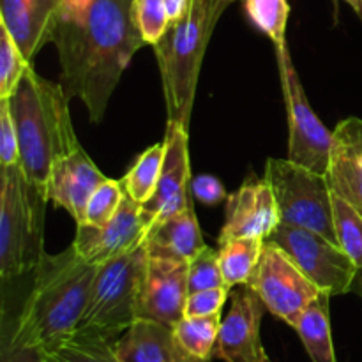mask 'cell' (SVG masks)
<instances>
[{
    "instance_id": "cell-1",
    "label": "cell",
    "mask_w": 362,
    "mask_h": 362,
    "mask_svg": "<svg viewBox=\"0 0 362 362\" xmlns=\"http://www.w3.org/2000/svg\"><path fill=\"white\" fill-rule=\"evenodd\" d=\"M53 42L59 52L60 85L78 98L99 124L110 98L134 53L145 45L133 16V0H94L87 18L57 21Z\"/></svg>"
},
{
    "instance_id": "cell-2",
    "label": "cell",
    "mask_w": 362,
    "mask_h": 362,
    "mask_svg": "<svg viewBox=\"0 0 362 362\" xmlns=\"http://www.w3.org/2000/svg\"><path fill=\"white\" fill-rule=\"evenodd\" d=\"M98 267L85 262L73 246L59 255H45L30 272L32 281L21 303L13 310L4 304L2 322L42 350L62 341L80 325Z\"/></svg>"
},
{
    "instance_id": "cell-3",
    "label": "cell",
    "mask_w": 362,
    "mask_h": 362,
    "mask_svg": "<svg viewBox=\"0 0 362 362\" xmlns=\"http://www.w3.org/2000/svg\"><path fill=\"white\" fill-rule=\"evenodd\" d=\"M9 106L20 140L21 170L46 193L53 163L81 145L71 120L69 98L62 85L42 78L30 64L9 98Z\"/></svg>"
},
{
    "instance_id": "cell-4",
    "label": "cell",
    "mask_w": 362,
    "mask_h": 362,
    "mask_svg": "<svg viewBox=\"0 0 362 362\" xmlns=\"http://www.w3.org/2000/svg\"><path fill=\"white\" fill-rule=\"evenodd\" d=\"M228 6L225 0H189L186 14L170 25L161 41L154 45L168 120L187 131L205 49Z\"/></svg>"
},
{
    "instance_id": "cell-5",
    "label": "cell",
    "mask_w": 362,
    "mask_h": 362,
    "mask_svg": "<svg viewBox=\"0 0 362 362\" xmlns=\"http://www.w3.org/2000/svg\"><path fill=\"white\" fill-rule=\"evenodd\" d=\"M0 278L30 276L45 258V205L48 194L27 179L20 165L0 173Z\"/></svg>"
},
{
    "instance_id": "cell-6",
    "label": "cell",
    "mask_w": 362,
    "mask_h": 362,
    "mask_svg": "<svg viewBox=\"0 0 362 362\" xmlns=\"http://www.w3.org/2000/svg\"><path fill=\"white\" fill-rule=\"evenodd\" d=\"M147 257V243H141L134 250L99 265L76 332L115 343L133 325L138 318Z\"/></svg>"
},
{
    "instance_id": "cell-7",
    "label": "cell",
    "mask_w": 362,
    "mask_h": 362,
    "mask_svg": "<svg viewBox=\"0 0 362 362\" xmlns=\"http://www.w3.org/2000/svg\"><path fill=\"white\" fill-rule=\"evenodd\" d=\"M265 180L272 187L281 225L306 228L338 244L332 191L325 175L286 159H267ZM339 246V244H338Z\"/></svg>"
},
{
    "instance_id": "cell-8",
    "label": "cell",
    "mask_w": 362,
    "mask_h": 362,
    "mask_svg": "<svg viewBox=\"0 0 362 362\" xmlns=\"http://www.w3.org/2000/svg\"><path fill=\"white\" fill-rule=\"evenodd\" d=\"M288 115V159L304 168L325 175L332 147V131L322 124L306 98L300 78L286 46L276 48Z\"/></svg>"
},
{
    "instance_id": "cell-9",
    "label": "cell",
    "mask_w": 362,
    "mask_h": 362,
    "mask_svg": "<svg viewBox=\"0 0 362 362\" xmlns=\"http://www.w3.org/2000/svg\"><path fill=\"white\" fill-rule=\"evenodd\" d=\"M247 285L258 293L267 311L290 327L325 293L303 274L278 244L269 239H265L260 260Z\"/></svg>"
},
{
    "instance_id": "cell-10",
    "label": "cell",
    "mask_w": 362,
    "mask_h": 362,
    "mask_svg": "<svg viewBox=\"0 0 362 362\" xmlns=\"http://www.w3.org/2000/svg\"><path fill=\"white\" fill-rule=\"evenodd\" d=\"M269 240L278 244L322 292L331 297L352 292L357 267L338 244L320 233L288 225H279Z\"/></svg>"
},
{
    "instance_id": "cell-11",
    "label": "cell",
    "mask_w": 362,
    "mask_h": 362,
    "mask_svg": "<svg viewBox=\"0 0 362 362\" xmlns=\"http://www.w3.org/2000/svg\"><path fill=\"white\" fill-rule=\"evenodd\" d=\"M148 230L144 207L124 194L119 211L105 226L78 225L73 247L85 262L101 265L145 243Z\"/></svg>"
},
{
    "instance_id": "cell-12",
    "label": "cell",
    "mask_w": 362,
    "mask_h": 362,
    "mask_svg": "<svg viewBox=\"0 0 362 362\" xmlns=\"http://www.w3.org/2000/svg\"><path fill=\"white\" fill-rule=\"evenodd\" d=\"M187 267L189 262L147 257L138 303V318L159 322L168 327H175L182 320L189 296Z\"/></svg>"
},
{
    "instance_id": "cell-13",
    "label": "cell",
    "mask_w": 362,
    "mask_h": 362,
    "mask_svg": "<svg viewBox=\"0 0 362 362\" xmlns=\"http://www.w3.org/2000/svg\"><path fill=\"white\" fill-rule=\"evenodd\" d=\"M267 308L250 285L235 286L230 293V310L221 322L216 359L225 362H258L265 352L260 325Z\"/></svg>"
},
{
    "instance_id": "cell-14",
    "label": "cell",
    "mask_w": 362,
    "mask_h": 362,
    "mask_svg": "<svg viewBox=\"0 0 362 362\" xmlns=\"http://www.w3.org/2000/svg\"><path fill=\"white\" fill-rule=\"evenodd\" d=\"M187 133L189 131L186 127L168 120L165 140H163L166 152L161 177H159L154 197L147 204L141 205L145 216L151 221V228L156 223L180 212L191 202L189 193H187V184L191 180Z\"/></svg>"
},
{
    "instance_id": "cell-15",
    "label": "cell",
    "mask_w": 362,
    "mask_h": 362,
    "mask_svg": "<svg viewBox=\"0 0 362 362\" xmlns=\"http://www.w3.org/2000/svg\"><path fill=\"white\" fill-rule=\"evenodd\" d=\"M281 225L278 204L267 180H246L226 198L225 225L219 232V246L237 237L269 239Z\"/></svg>"
},
{
    "instance_id": "cell-16",
    "label": "cell",
    "mask_w": 362,
    "mask_h": 362,
    "mask_svg": "<svg viewBox=\"0 0 362 362\" xmlns=\"http://www.w3.org/2000/svg\"><path fill=\"white\" fill-rule=\"evenodd\" d=\"M105 179L85 148L78 145L53 163L46 193L53 204L69 212L76 225H83L88 200Z\"/></svg>"
},
{
    "instance_id": "cell-17",
    "label": "cell",
    "mask_w": 362,
    "mask_h": 362,
    "mask_svg": "<svg viewBox=\"0 0 362 362\" xmlns=\"http://www.w3.org/2000/svg\"><path fill=\"white\" fill-rule=\"evenodd\" d=\"M329 187L362 214V119L349 117L332 131Z\"/></svg>"
},
{
    "instance_id": "cell-18",
    "label": "cell",
    "mask_w": 362,
    "mask_h": 362,
    "mask_svg": "<svg viewBox=\"0 0 362 362\" xmlns=\"http://www.w3.org/2000/svg\"><path fill=\"white\" fill-rule=\"evenodd\" d=\"M62 0H2L0 23L32 62L39 49L53 39Z\"/></svg>"
},
{
    "instance_id": "cell-19",
    "label": "cell",
    "mask_w": 362,
    "mask_h": 362,
    "mask_svg": "<svg viewBox=\"0 0 362 362\" xmlns=\"http://www.w3.org/2000/svg\"><path fill=\"white\" fill-rule=\"evenodd\" d=\"M113 350L120 362H209L184 350L173 327L145 318H136L113 343Z\"/></svg>"
},
{
    "instance_id": "cell-20",
    "label": "cell",
    "mask_w": 362,
    "mask_h": 362,
    "mask_svg": "<svg viewBox=\"0 0 362 362\" xmlns=\"http://www.w3.org/2000/svg\"><path fill=\"white\" fill-rule=\"evenodd\" d=\"M148 257L189 262L205 246L193 204H187L177 214L156 223L147 233Z\"/></svg>"
},
{
    "instance_id": "cell-21",
    "label": "cell",
    "mask_w": 362,
    "mask_h": 362,
    "mask_svg": "<svg viewBox=\"0 0 362 362\" xmlns=\"http://www.w3.org/2000/svg\"><path fill=\"white\" fill-rule=\"evenodd\" d=\"M329 299L331 296L327 293L318 297L293 325L308 356L313 362H336L331 317H329Z\"/></svg>"
},
{
    "instance_id": "cell-22",
    "label": "cell",
    "mask_w": 362,
    "mask_h": 362,
    "mask_svg": "<svg viewBox=\"0 0 362 362\" xmlns=\"http://www.w3.org/2000/svg\"><path fill=\"white\" fill-rule=\"evenodd\" d=\"M265 239L237 237L219 246V265L228 288L247 285L260 260Z\"/></svg>"
},
{
    "instance_id": "cell-23",
    "label": "cell",
    "mask_w": 362,
    "mask_h": 362,
    "mask_svg": "<svg viewBox=\"0 0 362 362\" xmlns=\"http://www.w3.org/2000/svg\"><path fill=\"white\" fill-rule=\"evenodd\" d=\"M42 352L46 362H120L113 341L76 331Z\"/></svg>"
},
{
    "instance_id": "cell-24",
    "label": "cell",
    "mask_w": 362,
    "mask_h": 362,
    "mask_svg": "<svg viewBox=\"0 0 362 362\" xmlns=\"http://www.w3.org/2000/svg\"><path fill=\"white\" fill-rule=\"evenodd\" d=\"M165 141L148 147L147 151L138 156L136 163L131 166L129 172L120 179L124 193L140 205L147 204L158 187L159 177H161L163 163H165Z\"/></svg>"
},
{
    "instance_id": "cell-25",
    "label": "cell",
    "mask_w": 362,
    "mask_h": 362,
    "mask_svg": "<svg viewBox=\"0 0 362 362\" xmlns=\"http://www.w3.org/2000/svg\"><path fill=\"white\" fill-rule=\"evenodd\" d=\"M221 313L209 317H184L173 327L175 338L184 350L198 359L211 361L214 357L216 343L221 331Z\"/></svg>"
},
{
    "instance_id": "cell-26",
    "label": "cell",
    "mask_w": 362,
    "mask_h": 362,
    "mask_svg": "<svg viewBox=\"0 0 362 362\" xmlns=\"http://www.w3.org/2000/svg\"><path fill=\"white\" fill-rule=\"evenodd\" d=\"M244 9L251 23L264 32L276 48L286 46V23L290 14L286 0H244Z\"/></svg>"
},
{
    "instance_id": "cell-27",
    "label": "cell",
    "mask_w": 362,
    "mask_h": 362,
    "mask_svg": "<svg viewBox=\"0 0 362 362\" xmlns=\"http://www.w3.org/2000/svg\"><path fill=\"white\" fill-rule=\"evenodd\" d=\"M332 216L339 247L352 258L357 269L362 267V214L354 205L332 193Z\"/></svg>"
},
{
    "instance_id": "cell-28",
    "label": "cell",
    "mask_w": 362,
    "mask_h": 362,
    "mask_svg": "<svg viewBox=\"0 0 362 362\" xmlns=\"http://www.w3.org/2000/svg\"><path fill=\"white\" fill-rule=\"evenodd\" d=\"M30 64L6 27L0 23V99H9L13 95L14 88Z\"/></svg>"
},
{
    "instance_id": "cell-29",
    "label": "cell",
    "mask_w": 362,
    "mask_h": 362,
    "mask_svg": "<svg viewBox=\"0 0 362 362\" xmlns=\"http://www.w3.org/2000/svg\"><path fill=\"white\" fill-rule=\"evenodd\" d=\"M219 286H226L221 265H219V251L204 246L189 260L187 290H189V293H194L202 292V290L219 288Z\"/></svg>"
},
{
    "instance_id": "cell-30",
    "label": "cell",
    "mask_w": 362,
    "mask_h": 362,
    "mask_svg": "<svg viewBox=\"0 0 362 362\" xmlns=\"http://www.w3.org/2000/svg\"><path fill=\"white\" fill-rule=\"evenodd\" d=\"M133 16L145 45H158L170 27L165 0H133Z\"/></svg>"
},
{
    "instance_id": "cell-31",
    "label": "cell",
    "mask_w": 362,
    "mask_h": 362,
    "mask_svg": "<svg viewBox=\"0 0 362 362\" xmlns=\"http://www.w3.org/2000/svg\"><path fill=\"white\" fill-rule=\"evenodd\" d=\"M124 187L120 180L105 179L90 197L87 205L85 223L92 226H105L119 211L124 200ZM83 223V225H85Z\"/></svg>"
},
{
    "instance_id": "cell-32",
    "label": "cell",
    "mask_w": 362,
    "mask_h": 362,
    "mask_svg": "<svg viewBox=\"0 0 362 362\" xmlns=\"http://www.w3.org/2000/svg\"><path fill=\"white\" fill-rule=\"evenodd\" d=\"M0 362H46V357L41 346L25 339L7 322H2Z\"/></svg>"
},
{
    "instance_id": "cell-33",
    "label": "cell",
    "mask_w": 362,
    "mask_h": 362,
    "mask_svg": "<svg viewBox=\"0 0 362 362\" xmlns=\"http://www.w3.org/2000/svg\"><path fill=\"white\" fill-rule=\"evenodd\" d=\"M0 165H20V140L11 113L9 99H0Z\"/></svg>"
},
{
    "instance_id": "cell-34",
    "label": "cell",
    "mask_w": 362,
    "mask_h": 362,
    "mask_svg": "<svg viewBox=\"0 0 362 362\" xmlns=\"http://www.w3.org/2000/svg\"><path fill=\"white\" fill-rule=\"evenodd\" d=\"M230 293H232V288L228 286L189 293L186 308H184V317H209V315L221 313Z\"/></svg>"
},
{
    "instance_id": "cell-35",
    "label": "cell",
    "mask_w": 362,
    "mask_h": 362,
    "mask_svg": "<svg viewBox=\"0 0 362 362\" xmlns=\"http://www.w3.org/2000/svg\"><path fill=\"white\" fill-rule=\"evenodd\" d=\"M191 194L204 205H218L228 198L225 186L214 175H198L191 179Z\"/></svg>"
},
{
    "instance_id": "cell-36",
    "label": "cell",
    "mask_w": 362,
    "mask_h": 362,
    "mask_svg": "<svg viewBox=\"0 0 362 362\" xmlns=\"http://www.w3.org/2000/svg\"><path fill=\"white\" fill-rule=\"evenodd\" d=\"M94 0H62L60 2L59 20L62 21H83L90 11Z\"/></svg>"
},
{
    "instance_id": "cell-37",
    "label": "cell",
    "mask_w": 362,
    "mask_h": 362,
    "mask_svg": "<svg viewBox=\"0 0 362 362\" xmlns=\"http://www.w3.org/2000/svg\"><path fill=\"white\" fill-rule=\"evenodd\" d=\"M165 6L170 18V25H172L177 23L186 14L187 7H189V0H165Z\"/></svg>"
},
{
    "instance_id": "cell-38",
    "label": "cell",
    "mask_w": 362,
    "mask_h": 362,
    "mask_svg": "<svg viewBox=\"0 0 362 362\" xmlns=\"http://www.w3.org/2000/svg\"><path fill=\"white\" fill-rule=\"evenodd\" d=\"M352 292H356L357 296L362 299V267L357 269V274L356 279H354V286H352Z\"/></svg>"
},
{
    "instance_id": "cell-39",
    "label": "cell",
    "mask_w": 362,
    "mask_h": 362,
    "mask_svg": "<svg viewBox=\"0 0 362 362\" xmlns=\"http://www.w3.org/2000/svg\"><path fill=\"white\" fill-rule=\"evenodd\" d=\"M354 11H356L357 16H359L361 21H362V0H357V7Z\"/></svg>"
},
{
    "instance_id": "cell-40",
    "label": "cell",
    "mask_w": 362,
    "mask_h": 362,
    "mask_svg": "<svg viewBox=\"0 0 362 362\" xmlns=\"http://www.w3.org/2000/svg\"><path fill=\"white\" fill-rule=\"evenodd\" d=\"M258 362H271V359H269V356H267V354H262V356H260V359H258Z\"/></svg>"
},
{
    "instance_id": "cell-41",
    "label": "cell",
    "mask_w": 362,
    "mask_h": 362,
    "mask_svg": "<svg viewBox=\"0 0 362 362\" xmlns=\"http://www.w3.org/2000/svg\"><path fill=\"white\" fill-rule=\"evenodd\" d=\"M345 2L349 4V6H352L354 9H356V7H357V0H345Z\"/></svg>"
},
{
    "instance_id": "cell-42",
    "label": "cell",
    "mask_w": 362,
    "mask_h": 362,
    "mask_svg": "<svg viewBox=\"0 0 362 362\" xmlns=\"http://www.w3.org/2000/svg\"><path fill=\"white\" fill-rule=\"evenodd\" d=\"M225 2H228V4H233V2H237V0H225Z\"/></svg>"
}]
</instances>
